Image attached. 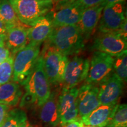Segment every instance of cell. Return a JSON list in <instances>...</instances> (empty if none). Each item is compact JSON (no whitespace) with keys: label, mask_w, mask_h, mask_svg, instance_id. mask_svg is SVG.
<instances>
[{"label":"cell","mask_w":127,"mask_h":127,"mask_svg":"<svg viewBox=\"0 0 127 127\" xmlns=\"http://www.w3.org/2000/svg\"><path fill=\"white\" fill-rule=\"evenodd\" d=\"M46 44L65 56L76 55L84 49V36L77 25L54 28Z\"/></svg>","instance_id":"obj_1"},{"label":"cell","mask_w":127,"mask_h":127,"mask_svg":"<svg viewBox=\"0 0 127 127\" xmlns=\"http://www.w3.org/2000/svg\"><path fill=\"white\" fill-rule=\"evenodd\" d=\"M41 44L29 42L14 55L12 81L25 85L32 73L39 54Z\"/></svg>","instance_id":"obj_2"},{"label":"cell","mask_w":127,"mask_h":127,"mask_svg":"<svg viewBox=\"0 0 127 127\" xmlns=\"http://www.w3.org/2000/svg\"><path fill=\"white\" fill-rule=\"evenodd\" d=\"M27 94L31 98L32 104L40 108L51 94V84L43 65V58L40 53L32 73L24 85Z\"/></svg>","instance_id":"obj_3"},{"label":"cell","mask_w":127,"mask_h":127,"mask_svg":"<svg viewBox=\"0 0 127 127\" xmlns=\"http://www.w3.org/2000/svg\"><path fill=\"white\" fill-rule=\"evenodd\" d=\"M19 20L28 27L50 12L54 7L52 0H8Z\"/></svg>","instance_id":"obj_4"},{"label":"cell","mask_w":127,"mask_h":127,"mask_svg":"<svg viewBox=\"0 0 127 127\" xmlns=\"http://www.w3.org/2000/svg\"><path fill=\"white\" fill-rule=\"evenodd\" d=\"M43 65L48 79L52 85L62 84L68 57L62 54L51 46L45 44L41 52Z\"/></svg>","instance_id":"obj_5"},{"label":"cell","mask_w":127,"mask_h":127,"mask_svg":"<svg viewBox=\"0 0 127 127\" xmlns=\"http://www.w3.org/2000/svg\"><path fill=\"white\" fill-rule=\"evenodd\" d=\"M114 61V57L95 51L90 60L88 75L84 83L99 86L113 74Z\"/></svg>","instance_id":"obj_6"},{"label":"cell","mask_w":127,"mask_h":127,"mask_svg":"<svg viewBox=\"0 0 127 127\" xmlns=\"http://www.w3.org/2000/svg\"><path fill=\"white\" fill-rule=\"evenodd\" d=\"M90 67V60L82 57L74 56L68 60L63 77V88L77 87L85 80Z\"/></svg>","instance_id":"obj_7"},{"label":"cell","mask_w":127,"mask_h":127,"mask_svg":"<svg viewBox=\"0 0 127 127\" xmlns=\"http://www.w3.org/2000/svg\"><path fill=\"white\" fill-rule=\"evenodd\" d=\"M78 94V88L77 87L69 90L63 88L60 93L58 109L61 127L79 118L77 107Z\"/></svg>","instance_id":"obj_8"},{"label":"cell","mask_w":127,"mask_h":127,"mask_svg":"<svg viewBox=\"0 0 127 127\" xmlns=\"http://www.w3.org/2000/svg\"><path fill=\"white\" fill-rule=\"evenodd\" d=\"M126 18L124 2L105 6L98 24V32L103 34L117 31Z\"/></svg>","instance_id":"obj_9"},{"label":"cell","mask_w":127,"mask_h":127,"mask_svg":"<svg viewBox=\"0 0 127 127\" xmlns=\"http://www.w3.org/2000/svg\"><path fill=\"white\" fill-rule=\"evenodd\" d=\"M127 41L122 38L116 32L99 34L95 38L92 48L116 57L127 51Z\"/></svg>","instance_id":"obj_10"},{"label":"cell","mask_w":127,"mask_h":127,"mask_svg":"<svg viewBox=\"0 0 127 127\" xmlns=\"http://www.w3.org/2000/svg\"><path fill=\"white\" fill-rule=\"evenodd\" d=\"M84 9L77 0L66 5L52 9L49 13L54 28L77 25Z\"/></svg>","instance_id":"obj_11"},{"label":"cell","mask_w":127,"mask_h":127,"mask_svg":"<svg viewBox=\"0 0 127 127\" xmlns=\"http://www.w3.org/2000/svg\"><path fill=\"white\" fill-rule=\"evenodd\" d=\"M98 86L84 83L78 88L77 107L80 118L101 105L98 99Z\"/></svg>","instance_id":"obj_12"},{"label":"cell","mask_w":127,"mask_h":127,"mask_svg":"<svg viewBox=\"0 0 127 127\" xmlns=\"http://www.w3.org/2000/svg\"><path fill=\"white\" fill-rule=\"evenodd\" d=\"M124 82L113 74L98 86V99L101 105H115L123 93Z\"/></svg>","instance_id":"obj_13"},{"label":"cell","mask_w":127,"mask_h":127,"mask_svg":"<svg viewBox=\"0 0 127 127\" xmlns=\"http://www.w3.org/2000/svg\"><path fill=\"white\" fill-rule=\"evenodd\" d=\"M118 105H101L91 113L81 118L82 122L84 125L105 127L114 117Z\"/></svg>","instance_id":"obj_14"},{"label":"cell","mask_w":127,"mask_h":127,"mask_svg":"<svg viewBox=\"0 0 127 127\" xmlns=\"http://www.w3.org/2000/svg\"><path fill=\"white\" fill-rule=\"evenodd\" d=\"M104 7V6L101 4L84 10L77 25L85 39L90 37L97 27Z\"/></svg>","instance_id":"obj_15"},{"label":"cell","mask_w":127,"mask_h":127,"mask_svg":"<svg viewBox=\"0 0 127 127\" xmlns=\"http://www.w3.org/2000/svg\"><path fill=\"white\" fill-rule=\"evenodd\" d=\"M60 93L55 90L51 93L50 97L40 107L39 118L42 123L50 127H57L60 125L58 109V98Z\"/></svg>","instance_id":"obj_16"},{"label":"cell","mask_w":127,"mask_h":127,"mask_svg":"<svg viewBox=\"0 0 127 127\" xmlns=\"http://www.w3.org/2000/svg\"><path fill=\"white\" fill-rule=\"evenodd\" d=\"M49 12L39 19L32 27L28 28L29 42L42 44L50 37L54 27Z\"/></svg>","instance_id":"obj_17"},{"label":"cell","mask_w":127,"mask_h":127,"mask_svg":"<svg viewBox=\"0 0 127 127\" xmlns=\"http://www.w3.org/2000/svg\"><path fill=\"white\" fill-rule=\"evenodd\" d=\"M30 27H16L10 28L6 33L5 45L11 54L15 55L29 43L27 29Z\"/></svg>","instance_id":"obj_18"},{"label":"cell","mask_w":127,"mask_h":127,"mask_svg":"<svg viewBox=\"0 0 127 127\" xmlns=\"http://www.w3.org/2000/svg\"><path fill=\"white\" fill-rule=\"evenodd\" d=\"M23 96L20 85L9 82L0 85V104L8 107H15L20 102Z\"/></svg>","instance_id":"obj_19"},{"label":"cell","mask_w":127,"mask_h":127,"mask_svg":"<svg viewBox=\"0 0 127 127\" xmlns=\"http://www.w3.org/2000/svg\"><path fill=\"white\" fill-rule=\"evenodd\" d=\"M0 20L6 25L8 30L16 27L27 26L19 20L8 0H0Z\"/></svg>","instance_id":"obj_20"},{"label":"cell","mask_w":127,"mask_h":127,"mask_svg":"<svg viewBox=\"0 0 127 127\" xmlns=\"http://www.w3.org/2000/svg\"><path fill=\"white\" fill-rule=\"evenodd\" d=\"M27 121V115L24 110L21 108H14L8 111L1 127H21Z\"/></svg>","instance_id":"obj_21"},{"label":"cell","mask_w":127,"mask_h":127,"mask_svg":"<svg viewBox=\"0 0 127 127\" xmlns=\"http://www.w3.org/2000/svg\"><path fill=\"white\" fill-rule=\"evenodd\" d=\"M113 72L123 81L127 82V51L118 56L114 57Z\"/></svg>","instance_id":"obj_22"},{"label":"cell","mask_w":127,"mask_h":127,"mask_svg":"<svg viewBox=\"0 0 127 127\" xmlns=\"http://www.w3.org/2000/svg\"><path fill=\"white\" fill-rule=\"evenodd\" d=\"M105 127H127V105L119 104L114 117Z\"/></svg>","instance_id":"obj_23"},{"label":"cell","mask_w":127,"mask_h":127,"mask_svg":"<svg viewBox=\"0 0 127 127\" xmlns=\"http://www.w3.org/2000/svg\"><path fill=\"white\" fill-rule=\"evenodd\" d=\"M14 55H11L7 60L0 64V85L12 80Z\"/></svg>","instance_id":"obj_24"},{"label":"cell","mask_w":127,"mask_h":127,"mask_svg":"<svg viewBox=\"0 0 127 127\" xmlns=\"http://www.w3.org/2000/svg\"><path fill=\"white\" fill-rule=\"evenodd\" d=\"M84 9L102 4L104 0H77Z\"/></svg>","instance_id":"obj_25"},{"label":"cell","mask_w":127,"mask_h":127,"mask_svg":"<svg viewBox=\"0 0 127 127\" xmlns=\"http://www.w3.org/2000/svg\"><path fill=\"white\" fill-rule=\"evenodd\" d=\"M11 55L8 49L7 48L5 42L0 45V64L4 62Z\"/></svg>","instance_id":"obj_26"},{"label":"cell","mask_w":127,"mask_h":127,"mask_svg":"<svg viewBox=\"0 0 127 127\" xmlns=\"http://www.w3.org/2000/svg\"><path fill=\"white\" fill-rule=\"evenodd\" d=\"M127 18L124 20L119 29L116 31V32L125 41H127Z\"/></svg>","instance_id":"obj_27"},{"label":"cell","mask_w":127,"mask_h":127,"mask_svg":"<svg viewBox=\"0 0 127 127\" xmlns=\"http://www.w3.org/2000/svg\"><path fill=\"white\" fill-rule=\"evenodd\" d=\"M9 107L5 105L0 104V127L2 126L8 114Z\"/></svg>","instance_id":"obj_28"},{"label":"cell","mask_w":127,"mask_h":127,"mask_svg":"<svg viewBox=\"0 0 127 127\" xmlns=\"http://www.w3.org/2000/svg\"><path fill=\"white\" fill-rule=\"evenodd\" d=\"M76 0H52L54 2V7L52 9H56L58 8L66 5L75 2Z\"/></svg>","instance_id":"obj_29"},{"label":"cell","mask_w":127,"mask_h":127,"mask_svg":"<svg viewBox=\"0 0 127 127\" xmlns=\"http://www.w3.org/2000/svg\"><path fill=\"white\" fill-rule=\"evenodd\" d=\"M84 124L82 122L81 119L79 118L77 119V120L66 123V124L64 125L63 126H62L61 127H81Z\"/></svg>","instance_id":"obj_30"},{"label":"cell","mask_w":127,"mask_h":127,"mask_svg":"<svg viewBox=\"0 0 127 127\" xmlns=\"http://www.w3.org/2000/svg\"><path fill=\"white\" fill-rule=\"evenodd\" d=\"M125 0H104L102 3V4L104 7L107 5H112L117 4V3H121L124 2Z\"/></svg>","instance_id":"obj_31"},{"label":"cell","mask_w":127,"mask_h":127,"mask_svg":"<svg viewBox=\"0 0 127 127\" xmlns=\"http://www.w3.org/2000/svg\"><path fill=\"white\" fill-rule=\"evenodd\" d=\"M8 29L6 27V25L4 24V23L0 20V35L6 34Z\"/></svg>","instance_id":"obj_32"},{"label":"cell","mask_w":127,"mask_h":127,"mask_svg":"<svg viewBox=\"0 0 127 127\" xmlns=\"http://www.w3.org/2000/svg\"><path fill=\"white\" fill-rule=\"evenodd\" d=\"M5 36H6V34L0 35V45L5 42Z\"/></svg>","instance_id":"obj_33"},{"label":"cell","mask_w":127,"mask_h":127,"mask_svg":"<svg viewBox=\"0 0 127 127\" xmlns=\"http://www.w3.org/2000/svg\"><path fill=\"white\" fill-rule=\"evenodd\" d=\"M21 127H35L33 126L32 125H31V124L28 121H27L25 123H24L23 125H22V126Z\"/></svg>","instance_id":"obj_34"},{"label":"cell","mask_w":127,"mask_h":127,"mask_svg":"<svg viewBox=\"0 0 127 127\" xmlns=\"http://www.w3.org/2000/svg\"><path fill=\"white\" fill-rule=\"evenodd\" d=\"M81 127H94V126H88V125H82Z\"/></svg>","instance_id":"obj_35"},{"label":"cell","mask_w":127,"mask_h":127,"mask_svg":"<svg viewBox=\"0 0 127 127\" xmlns=\"http://www.w3.org/2000/svg\"><path fill=\"white\" fill-rule=\"evenodd\" d=\"M61 127V126H60V127Z\"/></svg>","instance_id":"obj_36"}]
</instances>
